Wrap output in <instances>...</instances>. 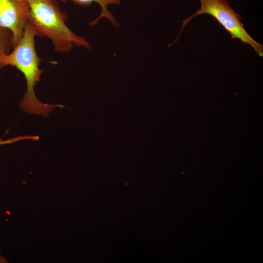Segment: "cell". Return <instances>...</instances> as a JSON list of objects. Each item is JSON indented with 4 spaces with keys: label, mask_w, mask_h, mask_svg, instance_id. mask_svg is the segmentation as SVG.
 I'll use <instances>...</instances> for the list:
<instances>
[{
    "label": "cell",
    "mask_w": 263,
    "mask_h": 263,
    "mask_svg": "<svg viewBox=\"0 0 263 263\" xmlns=\"http://www.w3.org/2000/svg\"><path fill=\"white\" fill-rule=\"evenodd\" d=\"M36 30L28 20L25 24L22 36L18 43L8 54L1 57L4 66L15 67L23 74L26 82V90L20 103V109L29 114L48 116L56 107H63L60 104H49L39 101L35 94V86L40 80L43 70L39 67L40 58L35 49Z\"/></svg>",
    "instance_id": "1"
},
{
    "label": "cell",
    "mask_w": 263,
    "mask_h": 263,
    "mask_svg": "<svg viewBox=\"0 0 263 263\" xmlns=\"http://www.w3.org/2000/svg\"><path fill=\"white\" fill-rule=\"evenodd\" d=\"M29 5L27 19L38 36L49 39L56 52L69 53L74 46L91 49L84 37L74 33L66 25L68 16L59 6L57 0H27Z\"/></svg>",
    "instance_id": "2"
},
{
    "label": "cell",
    "mask_w": 263,
    "mask_h": 263,
    "mask_svg": "<svg viewBox=\"0 0 263 263\" xmlns=\"http://www.w3.org/2000/svg\"><path fill=\"white\" fill-rule=\"evenodd\" d=\"M199 1L201 4L200 8L190 17L183 21L181 29L174 42L177 41L184 27L192 18L202 14H208L215 18L225 30L229 32L232 38H238L243 43L248 44L260 56H263V45L255 41L247 33L241 21L240 15L234 11L226 0Z\"/></svg>",
    "instance_id": "3"
},
{
    "label": "cell",
    "mask_w": 263,
    "mask_h": 263,
    "mask_svg": "<svg viewBox=\"0 0 263 263\" xmlns=\"http://www.w3.org/2000/svg\"><path fill=\"white\" fill-rule=\"evenodd\" d=\"M29 9L27 0H0V26L12 33L13 48L22 36Z\"/></svg>",
    "instance_id": "4"
},
{
    "label": "cell",
    "mask_w": 263,
    "mask_h": 263,
    "mask_svg": "<svg viewBox=\"0 0 263 263\" xmlns=\"http://www.w3.org/2000/svg\"><path fill=\"white\" fill-rule=\"evenodd\" d=\"M62 2H66L68 0H57ZM75 4L82 6H88L93 2L97 3L101 8L99 16L94 20L89 22L90 26H95L99 20L102 18L107 19L113 25L119 26L113 15L109 11L108 6L111 4H119L120 0H71Z\"/></svg>",
    "instance_id": "5"
},
{
    "label": "cell",
    "mask_w": 263,
    "mask_h": 263,
    "mask_svg": "<svg viewBox=\"0 0 263 263\" xmlns=\"http://www.w3.org/2000/svg\"><path fill=\"white\" fill-rule=\"evenodd\" d=\"M13 36L8 29L0 26V75L1 69L4 67L1 57L9 54L13 49Z\"/></svg>",
    "instance_id": "6"
},
{
    "label": "cell",
    "mask_w": 263,
    "mask_h": 263,
    "mask_svg": "<svg viewBox=\"0 0 263 263\" xmlns=\"http://www.w3.org/2000/svg\"><path fill=\"white\" fill-rule=\"evenodd\" d=\"M7 263L6 260L0 254V263Z\"/></svg>",
    "instance_id": "7"
},
{
    "label": "cell",
    "mask_w": 263,
    "mask_h": 263,
    "mask_svg": "<svg viewBox=\"0 0 263 263\" xmlns=\"http://www.w3.org/2000/svg\"><path fill=\"white\" fill-rule=\"evenodd\" d=\"M5 144V141L4 140H0V145H4Z\"/></svg>",
    "instance_id": "8"
}]
</instances>
